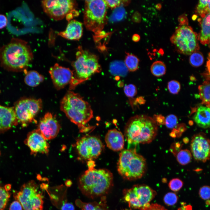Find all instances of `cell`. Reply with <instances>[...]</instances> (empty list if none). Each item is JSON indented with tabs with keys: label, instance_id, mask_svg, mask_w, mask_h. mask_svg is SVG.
Here are the masks:
<instances>
[{
	"label": "cell",
	"instance_id": "1",
	"mask_svg": "<svg viewBox=\"0 0 210 210\" xmlns=\"http://www.w3.org/2000/svg\"><path fill=\"white\" fill-rule=\"evenodd\" d=\"M33 57L28 43L18 38H12L9 43L0 48L1 65L10 70H25Z\"/></svg>",
	"mask_w": 210,
	"mask_h": 210
},
{
	"label": "cell",
	"instance_id": "2",
	"mask_svg": "<svg viewBox=\"0 0 210 210\" xmlns=\"http://www.w3.org/2000/svg\"><path fill=\"white\" fill-rule=\"evenodd\" d=\"M112 173L106 169H88L79 177L78 186L82 193L91 198L102 196L113 185Z\"/></svg>",
	"mask_w": 210,
	"mask_h": 210
},
{
	"label": "cell",
	"instance_id": "3",
	"mask_svg": "<svg viewBox=\"0 0 210 210\" xmlns=\"http://www.w3.org/2000/svg\"><path fill=\"white\" fill-rule=\"evenodd\" d=\"M158 127L154 118L145 115L132 117L127 123L124 135L129 144H149L155 138Z\"/></svg>",
	"mask_w": 210,
	"mask_h": 210
},
{
	"label": "cell",
	"instance_id": "4",
	"mask_svg": "<svg viewBox=\"0 0 210 210\" xmlns=\"http://www.w3.org/2000/svg\"><path fill=\"white\" fill-rule=\"evenodd\" d=\"M61 111L82 132L87 129L86 125L93 117L90 105L80 95L69 91L61 101Z\"/></svg>",
	"mask_w": 210,
	"mask_h": 210
},
{
	"label": "cell",
	"instance_id": "5",
	"mask_svg": "<svg viewBox=\"0 0 210 210\" xmlns=\"http://www.w3.org/2000/svg\"><path fill=\"white\" fill-rule=\"evenodd\" d=\"M119 174L129 180L139 179L144 175L146 169V161L135 149L122 150L119 154L117 164Z\"/></svg>",
	"mask_w": 210,
	"mask_h": 210
},
{
	"label": "cell",
	"instance_id": "6",
	"mask_svg": "<svg viewBox=\"0 0 210 210\" xmlns=\"http://www.w3.org/2000/svg\"><path fill=\"white\" fill-rule=\"evenodd\" d=\"M76 59L72 63L76 86L88 80L94 74L100 72L101 68L98 57L81 46L78 48Z\"/></svg>",
	"mask_w": 210,
	"mask_h": 210
},
{
	"label": "cell",
	"instance_id": "7",
	"mask_svg": "<svg viewBox=\"0 0 210 210\" xmlns=\"http://www.w3.org/2000/svg\"><path fill=\"white\" fill-rule=\"evenodd\" d=\"M107 7L105 0L85 1L83 20L88 30L97 34L103 29L106 21Z\"/></svg>",
	"mask_w": 210,
	"mask_h": 210
},
{
	"label": "cell",
	"instance_id": "8",
	"mask_svg": "<svg viewBox=\"0 0 210 210\" xmlns=\"http://www.w3.org/2000/svg\"><path fill=\"white\" fill-rule=\"evenodd\" d=\"M198 35L188 24L180 25L170 38V41L178 52L190 55L199 49Z\"/></svg>",
	"mask_w": 210,
	"mask_h": 210
},
{
	"label": "cell",
	"instance_id": "9",
	"mask_svg": "<svg viewBox=\"0 0 210 210\" xmlns=\"http://www.w3.org/2000/svg\"><path fill=\"white\" fill-rule=\"evenodd\" d=\"M41 4L44 12L50 18L55 20L64 18L69 22L79 13L76 8V1L70 0H43Z\"/></svg>",
	"mask_w": 210,
	"mask_h": 210
},
{
	"label": "cell",
	"instance_id": "10",
	"mask_svg": "<svg viewBox=\"0 0 210 210\" xmlns=\"http://www.w3.org/2000/svg\"><path fill=\"white\" fill-rule=\"evenodd\" d=\"M34 181L23 184L20 190L14 194L15 199L21 204L23 210H43V194Z\"/></svg>",
	"mask_w": 210,
	"mask_h": 210
},
{
	"label": "cell",
	"instance_id": "11",
	"mask_svg": "<svg viewBox=\"0 0 210 210\" xmlns=\"http://www.w3.org/2000/svg\"><path fill=\"white\" fill-rule=\"evenodd\" d=\"M124 199L130 207L141 210L148 206L156 192L148 186L137 185L124 190Z\"/></svg>",
	"mask_w": 210,
	"mask_h": 210
},
{
	"label": "cell",
	"instance_id": "12",
	"mask_svg": "<svg viewBox=\"0 0 210 210\" xmlns=\"http://www.w3.org/2000/svg\"><path fill=\"white\" fill-rule=\"evenodd\" d=\"M42 106L40 99L25 98L19 101L14 108L18 122L23 127L26 126L32 121Z\"/></svg>",
	"mask_w": 210,
	"mask_h": 210
},
{
	"label": "cell",
	"instance_id": "13",
	"mask_svg": "<svg viewBox=\"0 0 210 210\" xmlns=\"http://www.w3.org/2000/svg\"><path fill=\"white\" fill-rule=\"evenodd\" d=\"M103 147L100 139L93 136L82 137L76 143V148L80 157L89 161L97 158L101 154Z\"/></svg>",
	"mask_w": 210,
	"mask_h": 210
},
{
	"label": "cell",
	"instance_id": "14",
	"mask_svg": "<svg viewBox=\"0 0 210 210\" xmlns=\"http://www.w3.org/2000/svg\"><path fill=\"white\" fill-rule=\"evenodd\" d=\"M49 73L54 87L58 90L64 88L69 84L70 90L74 89L76 86L73 70L56 63L50 69Z\"/></svg>",
	"mask_w": 210,
	"mask_h": 210
},
{
	"label": "cell",
	"instance_id": "15",
	"mask_svg": "<svg viewBox=\"0 0 210 210\" xmlns=\"http://www.w3.org/2000/svg\"><path fill=\"white\" fill-rule=\"evenodd\" d=\"M192 153L194 159L197 161L206 162L210 157V141L202 134L194 135L191 144Z\"/></svg>",
	"mask_w": 210,
	"mask_h": 210
},
{
	"label": "cell",
	"instance_id": "16",
	"mask_svg": "<svg viewBox=\"0 0 210 210\" xmlns=\"http://www.w3.org/2000/svg\"><path fill=\"white\" fill-rule=\"evenodd\" d=\"M38 129L46 140H50L57 136L60 126L55 117L48 112L40 119Z\"/></svg>",
	"mask_w": 210,
	"mask_h": 210
},
{
	"label": "cell",
	"instance_id": "17",
	"mask_svg": "<svg viewBox=\"0 0 210 210\" xmlns=\"http://www.w3.org/2000/svg\"><path fill=\"white\" fill-rule=\"evenodd\" d=\"M25 143L32 154L35 155L37 153L47 154L49 151V144L38 129L28 134Z\"/></svg>",
	"mask_w": 210,
	"mask_h": 210
},
{
	"label": "cell",
	"instance_id": "18",
	"mask_svg": "<svg viewBox=\"0 0 210 210\" xmlns=\"http://www.w3.org/2000/svg\"><path fill=\"white\" fill-rule=\"evenodd\" d=\"M14 108L0 104V133H4L18 124Z\"/></svg>",
	"mask_w": 210,
	"mask_h": 210
},
{
	"label": "cell",
	"instance_id": "19",
	"mask_svg": "<svg viewBox=\"0 0 210 210\" xmlns=\"http://www.w3.org/2000/svg\"><path fill=\"white\" fill-rule=\"evenodd\" d=\"M83 33L82 23L75 20H71L69 22L65 30L58 34L67 39L78 40L81 37Z\"/></svg>",
	"mask_w": 210,
	"mask_h": 210
},
{
	"label": "cell",
	"instance_id": "20",
	"mask_svg": "<svg viewBox=\"0 0 210 210\" xmlns=\"http://www.w3.org/2000/svg\"><path fill=\"white\" fill-rule=\"evenodd\" d=\"M105 141L107 147L114 151L122 150L124 145L123 134L115 129L108 131L105 136Z\"/></svg>",
	"mask_w": 210,
	"mask_h": 210
},
{
	"label": "cell",
	"instance_id": "21",
	"mask_svg": "<svg viewBox=\"0 0 210 210\" xmlns=\"http://www.w3.org/2000/svg\"><path fill=\"white\" fill-rule=\"evenodd\" d=\"M193 119L197 125L203 128L209 127L210 123V108L201 106L197 109Z\"/></svg>",
	"mask_w": 210,
	"mask_h": 210
},
{
	"label": "cell",
	"instance_id": "22",
	"mask_svg": "<svg viewBox=\"0 0 210 210\" xmlns=\"http://www.w3.org/2000/svg\"><path fill=\"white\" fill-rule=\"evenodd\" d=\"M210 13L206 15L199 22L201 24V29L198 35V40L203 45H206L210 42Z\"/></svg>",
	"mask_w": 210,
	"mask_h": 210
},
{
	"label": "cell",
	"instance_id": "23",
	"mask_svg": "<svg viewBox=\"0 0 210 210\" xmlns=\"http://www.w3.org/2000/svg\"><path fill=\"white\" fill-rule=\"evenodd\" d=\"M106 199L102 197L99 202L88 203L83 202L80 200L76 201V204L80 210H109L106 204Z\"/></svg>",
	"mask_w": 210,
	"mask_h": 210
},
{
	"label": "cell",
	"instance_id": "24",
	"mask_svg": "<svg viewBox=\"0 0 210 210\" xmlns=\"http://www.w3.org/2000/svg\"><path fill=\"white\" fill-rule=\"evenodd\" d=\"M26 72L24 81L25 83L29 86L32 87L36 86L42 82L44 79V76L36 71L31 70L27 72L26 71Z\"/></svg>",
	"mask_w": 210,
	"mask_h": 210
},
{
	"label": "cell",
	"instance_id": "25",
	"mask_svg": "<svg viewBox=\"0 0 210 210\" xmlns=\"http://www.w3.org/2000/svg\"><path fill=\"white\" fill-rule=\"evenodd\" d=\"M210 83L208 81H204L199 86L198 90L202 104L210 108Z\"/></svg>",
	"mask_w": 210,
	"mask_h": 210
},
{
	"label": "cell",
	"instance_id": "26",
	"mask_svg": "<svg viewBox=\"0 0 210 210\" xmlns=\"http://www.w3.org/2000/svg\"><path fill=\"white\" fill-rule=\"evenodd\" d=\"M128 69L123 62L116 61L112 62L110 66V71L115 76H124L127 74Z\"/></svg>",
	"mask_w": 210,
	"mask_h": 210
},
{
	"label": "cell",
	"instance_id": "27",
	"mask_svg": "<svg viewBox=\"0 0 210 210\" xmlns=\"http://www.w3.org/2000/svg\"><path fill=\"white\" fill-rule=\"evenodd\" d=\"M139 60L133 54H128L126 56L124 63L128 70L134 71L138 69Z\"/></svg>",
	"mask_w": 210,
	"mask_h": 210
},
{
	"label": "cell",
	"instance_id": "28",
	"mask_svg": "<svg viewBox=\"0 0 210 210\" xmlns=\"http://www.w3.org/2000/svg\"><path fill=\"white\" fill-rule=\"evenodd\" d=\"M150 71L154 76L159 77L164 75L166 72V66L164 63L160 61H156L152 64Z\"/></svg>",
	"mask_w": 210,
	"mask_h": 210
},
{
	"label": "cell",
	"instance_id": "29",
	"mask_svg": "<svg viewBox=\"0 0 210 210\" xmlns=\"http://www.w3.org/2000/svg\"><path fill=\"white\" fill-rule=\"evenodd\" d=\"M204 58L203 54L200 51H195L190 55L189 58V62L193 67H197L203 63Z\"/></svg>",
	"mask_w": 210,
	"mask_h": 210
},
{
	"label": "cell",
	"instance_id": "30",
	"mask_svg": "<svg viewBox=\"0 0 210 210\" xmlns=\"http://www.w3.org/2000/svg\"><path fill=\"white\" fill-rule=\"evenodd\" d=\"M210 0H200L196 6V13L202 18L210 13Z\"/></svg>",
	"mask_w": 210,
	"mask_h": 210
},
{
	"label": "cell",
	"instance_id": "31",
	"mask_svg": "<svg viewBox=\"0 0 210 210\" xmlns=\"http://www.w3.org/2000/svg\"><path fill=\"white\" fill-rule=\"evenodd\" d=\"M176 159L179 163L185 165L190 163L192 159V154L188 149L182 150L177 154Z\"/></svg>",
	"mask_w": 210,
	"mask_h": 210
},
{
	"label": "cell",
	"instance_id": "32",
	"mask_svg": "<svg viewBox=\"0 0 210 210\" xmlns=\"http://www.w3.org/2000/svg\"><path fill=\"white\" fill-rule=\"evenodd\" d=\"M10 197V194L0 186V210H4Z\"/></svg>",
	"mask_w": 210,
	"mask_h": 210
},
{
	"label": "cell",
	"instance_id": "33",
	"mask_svg": "<svg viewBox=\"0 0 210 210\" xmlns=\"http://www.w3.org/2000/svg\"><path fill=\"white\" fill-rule=\"evenodd\" d=\"M178 199V197L175 193L169 192L165 195L164 197V201L168 206H172L177 202Z\"/></svg>",
	"mask_w": 210,
	"mask_h": 210
},
{
	"label": "cell",
	"instance_id": "34",
	"mask_svg": "<svg viewBox=\"0 0 210 210\" xmlns=\"http://www.w3.org/2000/svg\"><path fill=\"white\" fill-rule=\"evenodd\" d=\"M164 121V124L168 128L170 129L175 127L178 123L177 117L174 114H170L167 116Z\"/></svg>",
	"mask_w": 210,
	"mask_h": 210
},
{
	"label": "cell",
	"instance_id": "35",
	"mask_svg": "<svg viewBox=\"0 0 210 210\" xmlns=\"http://www.w3.org/2000/svg\"><path fill=\"white\" fill-rule=\"evenodd\" d=\"M168 89L169 92L173 94H178L181 89L180 83L176 80H172L168 83Z\"/></svg>",
	"mask_w": 210,
	"mask_h": 210
},
{
	"label": "cell",
	"instance_id": "36",
	"mask_svg": "<svg viewBox=\"0 0 210 210\" xmlns=\"http://www.w3.org/2000/svg\"><path fill=\"white\" fill-rule=\"evenodd\" d=\"M183 184V181L178 178H174L170 181L169 186L172 191H177L182 187Z\"/></svg>",
	"mask_w": 210,
	"mask_h": 210
},
{
	"label": "cell",
	"instance_id": "37",
	"mask_svg": "<svg viewBox=\"0 0 210 210\" xmlns=\"http://www.w3.org/2000/svg\"><path fill=\"white\" fill-rule=\"evenodd\" d=\"M124 90L126 95L129 97H133L136 94L137 90L136 87L132 84L125 85L124 88Z\"/></svg>",
	"mask_w": 210,
	"mask_h": 210
},
{
	"label": "cell",
	"instance_id": "38",
	"mask_svg": "<svg viewBox=\"0 0 210 210\" xmlns=\"http://www.w3.org/2000/svg\"><path fill=\"white\" fill-rule=\"evenodd\" d=\"M200 197L204 200H208L210 198V187L207 186H204L200 188L199 192Z\"/></svg>",
	"mask_w": 210,
	"mask_h": 210
},
{
	"label": "cell",
	"instance_id": "39",
	"mask_svg": "<svg viewBox=\"0 0 210 210\" xmlns=\"http://www.w3.org/2000/svg\"><path fill=\"white\" fill-rule=\"evenodd\" d=\"M141 210H167L163 206L158 204H152Z\"/></svg>",
	"mask_w": 210,
	"mask_h": 210
},
{
	"label": "cell",
	"instance_id": "40",
	"mask_svg": "<svg viewBox=\"0 0 210 210\" xmlns=\"http://www.w3.org/2000/svg\"><path fill=\"white\" fill-rule=\"evenodd\" d=\"M124 10L122 8H119L114 12L112 16V19L114 20L121 19L124 15Z\"/></svg>",
	"mask_w": 210,
	"mask_h": 210
},
{
	"label": "cell",
	"instance_id": "41",
	"mask_svg": "<svg viewBox=\"0 0 210 210\" xmlns=\"http://www.w3.org/2000/svg\"><path fill=\"white\" fill-rule=\"evenodd\" d=\"M22 209L21 204L16 200L11 203L9 208V210H22Z\"/></svg>",
	"mask_w": 210,
	"mask_h": 210
},
{
	"label": "cell",
	"instance_id": "42",
	"mask_svg": "<svg viewBox=\"0 0 210 210\" xmlns=\"http://www.w3.org/2000/svg\"><path fill=\"white\" fill-rule=\"evenodd\" d=\"M107 6L111 8L119 6L122 2L121 0H105Z\"/></svg>",
	"mask_w": 210,
	"mask_h": 210
},
{
	"label": "cell",
	"instance_id": "43",
	"mask_svg": "<svg viewBox=\"0 0 210 210\" xmlns=\"http://www.w3.org/2000/svg\"><path fill=\"white\" fill-rule=\"evenodd\" d=\"M7 19L4 15L0 14V29L5 28L7 24Z\"/></svg>",
	"mask_w": 210,
	"mask_h": 210
},
{
	"label": "cell",
	"instance_id": "44",
	"mask_svg": "<svg viewBox=\"0 0 210 210\" xmlns=\"http://www.w3.org/2000/svg\"><path fill=\"white\" fill-rule=\"evenodd\" d=\"M62 210H74L73 205L70 203H65L62 206Z\"/></svg>",
	"mask_w": 210,
	"mask_h": 210
},
{
	"label": "cell",
	"instance_id": "45",
	"mask_svg": "<svg viewBox=\"0 0 210 210\" xmlns=\"http://www.w3.org/2000/svg\"><path fill=\"white\" fill-rule=\"evenodd\" d=\"M180 25L187 24H188V21L187 18L185 15H181L179 18Z\"/></svg>",
	"mask_w": 210,
	"mask_h": 210
},
{
	"label": "cell",
	"instance_id": "46",
	"mask_svg": "<svg viewBox=\"0 0 210 210\" xmlns=\"http://www.w3.org/2000/svg\"><path fill=\"white\" fill-rule=\"evenodd\" d=\"M11 186L10 184H7L5 186L4 188L6 191L8 192L11 189Z\"/></svg>",
	"mask_w": 210,
	"mask_h": 210
},
{
	"label": "cell",
	"instance_id": "47",
	"mask_svg": "<svg viewBox=\"0 0 210 210\" xmlns=\"http://www.w3.org/2000/svg\"><path fill=\"white\" fill-rule=\"evenodd\" d=\"M139 39V37L138 35H135L133 36V40L135 41H138Z\"/></svg>",
	"mask_w": 210,
	"mask_h": 210
},
{
	"label": "cell",
	"instance_id": "48",
	"mask_svg": "<svg viewBox=\"0 0 210 210\" xmlns=\"http://www.w3.org/2000/svg\"></svg>",
	"mask_w": 210,
	"mask_h": 210
}]
</instances>
